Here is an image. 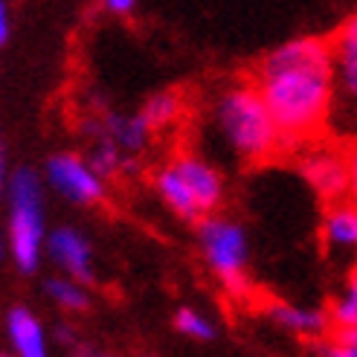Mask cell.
I'll return each mask as SVG.
<instances>
[{
  "label": "cell",
  "instance_id": "cell-6",
  "mask_svg": "<svg viewBox=\"0 0 357 357\" xmlns=\"http://www.w3.org/2000/svg\"><path fill=\"white\" fill-rule=\"evenodd\" d=\"M296 169L323 204L340 201L349 192L346 146L337 139H311L296 149Z\"/></svg>",
  "mask_w": 357,
  "mask_h": 357
},
{
  "label": "cell",
  "instance_id": "cell-20",
  "mask_svg": "<svg viewBox=\"0 0 357 357\" xmlns=\"http://www.w3.org/2000/svg\"><path fill=\"white\" fill-rule=\"evenodd\" d=\"M174 331L189 337V340H198V343H209L218 337V326L212 319L195 308H181L174 314Z\"/></svg>",
  "mask_w": 357,
  "mask_h": 357
},
{
  "label": "cell",
  "instance_id": "cell-9",
  "mask_svg": "<svg viewBox=\"0 0 357 357\" xmlns=\"http://www.w3.org/2000/svg\"><path fill=\"white\" fill-rule=\"evenodd\" d=\"M44 259L59 267V273L73 276L84 284H93L96 267H93V247L76 227H56L47 233L44 241Z\"/></svg>",
  "mask_w": 357,
  "mask_h": 357
},
{
  "label": "cell",
  "instance_id": "cell-21",
  "mask_svg": "<svg viewBox=\"0 0 357 357\" xmlns=\"http://www.w3.org/2000/svg\"><path fill=\"white\" fill-rule=\"evenodd\" d=\"M346 146V166H349V192L346 198H351L357 204V139L343 142Z\"/></svg>",
  "mask_w": 357,
  "mask_h": 357
},
{
  "label": "cell",
  "instance_id": "cell-5",
  "mask_svg": "<svg viewBox=\"0 0 357 357\" xmlns=\"http://www.w3.org/2000/svg\"><path fill=\"white\" fill-rule=\"evenodd\" d=\"M334 59V108L328 131L337 139H357V12L331 32Z\"/></svg>",
  "mask_w": 357,
  "mask_h": 357
},
{
  "label": "cell",
  "instance_id": "cell-22",
  "mask_svg": "<svg viewBox=\"0 0 357 357\" xmlns=\"http://www.w3.org/2000/svg\"><path fill=\"white\" fill-rule=\"evenodd\" d=\"M52 340H56L61 349H67L70 354H73V349L82 343L79 334L73 331V326H67V323H59V326H56V331H52Z\"/></svg>",
  "mask_w": 357,
  "mask_h": 357
},
{
  "label": "cell",
  "instance_id": "cell-14",
  "mask_svg": "<svg viewBox=\"0 0 357 357\" xmlns=\"http://www.w3.org/2000/svg\"><path fill=\"white\" fill-rule=\"evenodd\" d=\"M151 186H154V192H157V198L163 201V206L172 212V215L181 218V221L198 224V221L204 218L201 209H198V204H195V198H192V192L186 189V183L181 181V177H177V172L169 166V160L154 172Z\"/></svg>",
  "mask_w": 357,
  "mask_h": 357
},
{
  "label": "cell",
  "instance_id": "cell-19",
  "mask_svg": "<svg viewBox=\"0 0 357 357\" xmlns=\"http://www.w3.org/2000/svg\"><path fill=\"white\" fill-rule=\"evenodd\" d=\"M308 349L319 357H357V326L351 328H334L326 337H317Z\"/></svg>",
  "mask_w": 357,
  "mask_h": 357
},
{
  "label": "cell",
  "instance_id": "cell-23",
  "mask_svg": "<svg viewBox=\"0 0 357 357\" xmlns=\"http://www.w3.org/2000/svg\"><path fill=\"white\" fill-rule=\"evenodd\" d=\"M99 3H102V9H105V12L119 15V17L131 15V12L137 9V0H99Z\"/></svg>",
  "mask_w": 357,
  "mask_h": 357
},
{
  "label": "cell",
  "instance_id": "cell-26",
  "mask_svg": "<svg viewBox=\"0 0 357 357\" xmlns=\"http://www.w3.org/2000/svg\"><path fill=\"white\" fill-rule=\"evenodd\" d=\"M6 256H9V241H6V229H3V224H0V264L6 261Z\"/></svg>",
  "mask_w": 357,
  "mask_h": 357
},
{
  "label": "cell",
  "instance_id": "cell-11",
  "mask_svg": "<svg viewBox=\"0 0 357 357\" xmlns=\"http://www.w3.org/2000/svg\"><path fill=\"white\" fill-rule=\"evenodd\" d=\"M319 238L334 253H357V204L351 198L326 204Z\"/></svg>",
  "mask_w": 357,
  "mask_h": 357
},
{
  "label": "cell",
  "instance_id": "cell-18",
  "mask_svg": "<svg viewBox=\"0 0 357 357\" xmlns=\"http://www.w3.org/2000/svg\"><path fill=\"white\" fill-rule=\"evenodd\" d=\"M326 311H328V319H331V331L357 326V264L349 271L343 288L337 291V296L328 302Z\"/></svg>",
  "mask_w": 357,
  "mask_h": 357
},
{
  "label": "cell",
  "instance_id": "cell-17",
  "mask_svg": "<svg viewBox=\"0 0 357 357\" xmlns=\"http://www.w3.org/2000/svg\"><path fill=\"white\" fill-rule=\"evenodd\" d=\"M183 111H186L183 96L177 93V91H163V93L149 96V102L142 105V111H139V114L146 116V122L151 125V131L157 134V131L172 128L174 122H181Z\"/></svg>",
  "mask_w": 357,
  "mask_h": 357
},
{
  "label": "cell",
  "instance_id": "cell-8",
  "mask_svg": "<svg viewBox=\"0 0 357 357\" xmlns=\"http://www.w3.org/2000/svg\"><path fill=\"white\" fill-rule=\"evenodd\" d=\"M169 166L177 172V177H181L186 189L192 192L201 215H212V212L221 209V204L227 198V183H224V174L212 166L206 157L195 154V151H177L169 160Z\"/></svg>",
  "mask_w": 357,
  "mask_h": 357
},
{
  "label": "cell",
  "instance_id": "cell-1",
  "mask_svg": "<svg viewBox=\"0 0 357 357\" xmlns=\"http://www.w3.org/2000/svg\"><path fill=\"white\" fill-rule=\"evenodd\" d=\"M253 82L282 137V151H296L328 134L334 108L331 41L299 35L279 44L259 61Z\"/></svg>",
  "mask_w": 357,
  "mask_h": 357
},
{
  "label": "cell",
  "instance_id": "cell-10",
  "mask_svg": "<svg viewBox=\"0 0 357 357\" xmlns=\"http://www.w3.org/2000/svg\"><path fill=\"white\" fill-rule=\"evenodd\" d=\"M264 314L271 317L273 326H279L282 331H288L305 343L317 340V337H326L331 331L328 311H323V308H302V305H294V302L271 299L264 305Z\"/></svg>",
  "mask_w": 357,
  "mask_h": 357
},
{
  "label": "cell",
  "instance_id": "cell-7",
  "mask_svg": "<svg viewBox=\"0 0 357 357\" xmlns=\"http://www.w3.org/2000/svg\"><path fill=\"white\" fill-rule=\"evenodd\" d=\"M44 183L76 206H96L108 198V181L87 163V157L59 151L44 163Z\"/></svg>",
  "mask_w": 357,
  "mask_h": 357
},
{
  "label": "cell",
  "instance_id": "cell-13",
  "mask_svg": "<svg viewBox=\"0 0 357 357\" xmlns=\"http://www.w3.org/2000/svg\"><path fill=\"white\" fill-rule=\"evenodd\" d=\"M102 128L105 137H111L125 154H142L151 142V125L142 114H119V111H102Z\"/></svg>",
  "mask_w": 357,
  "mask_h": 357
},
{
  "label": "cell",
  "instance_id": "cell-3",
  "mask_svg": "<svg viewBox=\"0 0 357 357\" xmlns=\"http://www.w3.org/2000/svg\"><path fill=\"white\" fill-rule=\"evenodd\" d=\"M44 174L35 169H15L6 177V241L9 259L24 276L38 273L44 261V241H47V221H44Z\"/></svg>",
  "mask_w": 357,
  "mask_h": 357
},
{
  "label": "cell",
  "instance_id": "cell-15",
  "mask_svg": "<svg viewBox=\"0 0 357 357\" xmlns=\"http://www.w3.org/2000/svg\"><path fill=\"white\" fill-rule=\"evenodd\" d=\"M87 163H91L105 181H114L119 174H137V154H125L111 137H99L93 139V149L87 154Z\"/></svg>",
  "mask_w": 357,
  "mask_h": 357
},
{
  "label": "cell",
  "instance_id": "cell-4",
  "mask_svg": "<svg viewBox=\"0 0 357 357\" xmlns=\"http://www.w3.org/2000/svg\"><path fill=\"white\" fill-rule=\"evenodd\" d=\"M198 247H201V256L212 271V276L221 282V288L233 299H244L250 294L247 229L238 221L212 212V215H204L198 221Z\"/></svg>",
  "mask_w": 357,
  "mask_h": 357
},
{
  "label": "cell",
  "instance_id": "cell-2",
  "mask_svg": "<svg viewBox=\"0 0 357 357\" xmlns=\"http://www.w3.org/2000/svg\"><path fill=\"white\" fill-rule=\"evenodd\" d=\"M212 125L241 163L261 166L282 154V137L253 79L227 84L212 99Z\"/></svg>",
  "mask_w": 357,
  "mask_h": 357
},
{
  "label": "cell",
  "instance_id": "cell-16",
  "mask_svg": "<svg viewBox=\"0 0 357 357\" xmlns=\"http://www.w3.org/2000/svg\"><path fill=\"white\" fill-rule=\"evenodd\" d=\"M44 294L47 299L52 302L56 308L67 311V314H82L91 308V291H87V284L73 279V276H52L47 279L44 284Z\"/></svg>",
  "mask_w": 357,
  "mask_h": 357
},
{
  "label": "cell",
  "instance_id": "cell-24",
  "mask_svg": "<svg viewBox=\"0 0 357 357\" xmlns=\"http://www.w3.org/2000/svg\"><path fill=\"white\" fill-rule=\"evenodd\" d=\"M12 35V15H9V3L6 0H0V47L9 41Z\"/></svg>",
  "mask_w": 357,
  "mask_h": 357
},
{
  "label": "cell",
  "instance_id": "cell-12",
  "mask_svg": "<svg viewBox=\"0 0 357 357\" xmlns=\"http://www.w3.org/2000/svg\"><path fill=\"white\" fill-rule=\"evenodd\" d=\"M3 326H6L9 346L15 349L17 357H47L50 354L47 328H44V323L26 305L9 308Z\"/></svg>",
  "mask_w": 357,
  "mask_h": 357
},
{
  "label": "cell",
  "instance_id": "cell-25",
  "mask_svg": "<svg viewBox=\"0 0 357 357\" xmlns=\"http://www.w3.org/2000/svg\"><path fill=\"white\" fill-rule=\"evenodd\" d=\"M6 177H9V172H6V151H3V137H0V198L6 195Z\"/></svg>",
  "mask_w": 357,
  "mask_h": 357
}]
</instances>
